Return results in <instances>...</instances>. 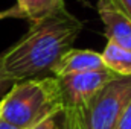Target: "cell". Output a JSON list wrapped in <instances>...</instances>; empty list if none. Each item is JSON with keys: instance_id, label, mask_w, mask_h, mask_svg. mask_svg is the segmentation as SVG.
<instances>
[{"instance_id": "6da1fadb", "label": "cell", "mask_w": 131, "mask_h": 129, "mask_svg": "<svg viewBox=\"0 0 131 129\" xmlns=\"http://www.w3.org/2000/svg\"><path fill=\"white\" fill-rule=\"evenodd\" d=\"M82 31V23L67 9L37 23L2 53V71L15 82L50 71Z\"/></svg>"}, {"instance_id": "7a4b0ae2", "label": "cell", "mask_w": 131, "mask_h": 129, "mask_svg": "<svg viewBox=\"0 0 131 129\" xmlns=\"http://www.w3.org/2000/svg\"><path fill=\"white\" fill-rule=\"evenodd\" d=\"M63 109L57 78L15 82L0 99V119L17 129H31Z\"/></svg>"}, {"instance_id": "3957f363", "label": "cell", "mask_w": 131, "mask_h": 129, "mask_svg": "<svg viewBox=\"0 0 131 129\" xmlns=\"http://www.w3.org/2000/svg\"><path fill=\"white\" fill-rule=\"evenodd\" d=\"M131 99V76H119L78 111L69 114L73 129H114Z\"/></svg>"}, {"instance_id": "277c9868", "label": "cell", "mask_w": 131, "mask_h": 129, "mask_svg": "<svg viewBox=\"0 0 131 129\" xmlns=\"http://www.w3.org/2000/svg\"><path fill=\"white\" fill-rule=\"evenodd\" d=\"M116 78H119V74L113 73L108 68L57 78L61 93L63 109L69 114L78 111L98 91H101L107 84H110Z\"/></svg>"}, {"instance_id": "5b68a950", "label": "cell", "mask_w": 131, "mask_h": 129, "mask_svg": "<svg viewBox=\"0 0 131 129\" xmlns=\"http://www.w3.org/2000/svg\"><path fill=\"white\" fill-rule=\"evenodd\" d=\"M96 9L105 28L108 43L131 50V20L113 0H96Z\"/></svg>"}, {"instance_id": "8992f818", "label": "cell", "mask_w": 131, "mask_h": 129, "mask_svg": "<svg viewBox=\"0 0 131 129\" xmlns=\"http://www.w3.org/2000/svg\"><path fill=\"white\" fill-rule=\"evenodd\" d=\"M105 64L102 61L101 53L89 49H69L60 61L53 65L50 73L53 78H61L66 74L75 73H85V71H96L104 70Z\"/></svg>"}, {"instance_id": "52a82bcc", "label": "cell", "mask_w": 131, "mask_h": 129, "mask_svg": "<svg viewBox=\"0 0 131 129\" xmlns=\"http://www.w3.org/2000/svg\"><path fill=\"white\" fill-rule=\"evenodd\" d=\"M15 6L31 23H37L49 15L58 14L66 9L64 0H21V3Z\"/></svg>"}, {"instance_id": "ba28073f", "label": "cell", "mask_w": 131, "mask_h": 129, "mask_svg": "<svg viewBox=\"0 0 131 129\" xmlns=\"http://www.w3.org/2000/svg\"><path fill=\"white\" fill-rule=\"evenodd\" d=\"M101 56L105 68L119 76H131V50L122 49L113 43H107Z\"/></svg>"}, {"instance_id": "9c48e42d", "label": "cell", "mask_w": 131, "mask_h": 129, "mask_svg": "<svg viewBox=\"0 0 131 129\" xmlns=\"http://www.w3.org/2000/svg\"><path fill=\"white\" fill-rule=\"evenodd\" d=\"M31 129H73L72 122L69 119V115L66 114L64 109L52 114L50 117L44 119L43 122H40L38 125H35Z\"/></svg>"}, {"instance_id": "30bf717a", "label": "cell", "mask_w": 131, "mask_h": 129, "mask_svg": "<svg viewBox=\"0 0 131 129\" xmlns=\"http://www.w3.org/2000/svg\"><path fill=\"white\" fill-rule=\"evenodd\" d=\"M114 129H131V99H130V102H128V105L125 106L121 119L117 120Z\"/></svg>"}, {"instance_id": "8fae6325", "label": "cell", "mask_w": 131, "mask_h": 129, "mask_svg": "<svg viewBox=\"0 0 131 129\" xmlns=\"http://www.w3.org/2000/svg\"><path fill=\"white\" fill-rule=\"evenodd\" d=\"M12 85H14V82L9 81V79L3 74V71H2V53H0V99L9 91V88H11Z\"/></svg>"}, {"instance_id": "7c38bea8", "label": "cell", "mask_w": 131, "mask_h": 129, "mask_svg": "<svg viewBox=\"0 0 131 129\" xmlns=\"http://www.w3.org/2000/svg\"><path fill=\"white\" fill-rule=\"evenodd\" d=\"M6 18H25V15L17 6H11L5 11H0V20H6Z\"/></svg>"}, {"instance_id": "4fadbf2b", "label": "cell", "mask_w": 131, "mask_h": 129, "mask_svg": "<svg viewBox=\"0 0 131 129\" xmlns=\"http://www.w3.org/2000/svg\"><path fill=\"white\" fill-rule=\"evenodd\" d=\"M114 5L131 20V0H113Z\"/></svg>"}, {"instance_id": "5bb4252c", "label": "cell", "mask_w": 131, "mask_h": 129, "mask_svg": "<svg viewBox=\"0 0 131 129\" xmlns=\"http://www.w3.org/2000/svg\"><path fill=\"white\" fill-rule=\"evenodd\" d=\"M0 129H17V128L11 126L9 123H6L5 120H2V119H0Z\"/></svg>"}, {"instance_id": "9a60e30c", "label": "cell", "mask_w": 131, "mask_h": 129, "mask_svg": "<svg viewBox=\"0 0 131 129\" xmlns=\"http://www.w3.org/2000/svg\"><path fill=\"white\" fill-rule=\"evenodd\" d=\"M20 3H21V0H17V3H15V5H20Z\"/></svg>"}]
</instances>
